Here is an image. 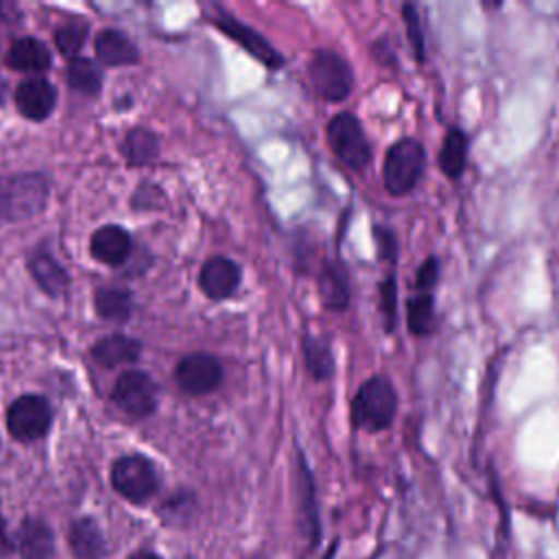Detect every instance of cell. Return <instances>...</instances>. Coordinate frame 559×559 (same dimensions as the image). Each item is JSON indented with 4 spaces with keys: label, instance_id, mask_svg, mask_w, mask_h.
I'll list each match as a JSON object with an SVG mask.
<instances>
[{
    "label": "cell",
    "instance_id": "cell-1",
    "mask_svg": "<svg viewBox=\"0 0 559 559\" xmlns=\"http://www.w3.org/2000/svg\"><path fill=\"white\" fill-rule=\"evenodd\" d=\"M397 413V391L386 376L367 378L354 393L349 419L354 428L365 432L386 430Z\"/></svg>",
    "mask_w": 559,
    "mask_h": 559
},
{
    "label": "cell",
    "instance_id": "cell-2",
    "mask_svg": "<svg viewBox=\"0 0 559 559\" xmlns=\"http://www.w3.org/2000/svg\"><path fill=\"white\" fill-rule=\"evenodd\" d=\"M426 173V151L419 140L402 138L386 148L382 162V183L391 197L411 194Z\"/></svg>",
    "mask_w": 559,
    "mask_h": 559
},
{
    "label": "cell",
    "instance_id": "cell-3",
    "mask_svg": "<svg viewBox=\"0 0 559 559\" xmlns=\"http://www.w3.org/2000/svg\"><path fill=\"white\" fill-rule=\"evenodd\" d=\"M308 81L319 98L343 103L354 90V72L347 59L330 48H317L306 66Z\"/></svg>",
    "mask_w": 559,
    "mask_h": 559
},
{
    "label": "cell",
    "instance_id": "cell-4",
    "mask_svg": "<svg viewBox=\"0 0 559 559\" xmlns=\"http://www.w3.org/2000/svg\"><path fill=\"white\" fill-rule=\"evenodd\" d=\"M332 153L352 170H365L371 162V144L360 120L352 111H338L325 127Z\"/></svg>",
    "mask_w": 559,
    "mask_h": 559
},
{
    "label": "cell",
    "instance_id": "cell-5",
    "mask_svg": "<svg viewBox=\"0 0 559 559\" xmlns=\"http://www.w3.org/2000/svg\"><path fill=\"white\" fill-rule=\"evenodd\" d=\"M46 183L35 175L0 179V221H22L41 210Z\"/></svg>",
    "mask_w": 559,
    "mask_h": 559
},
{
    "label": "cell",
    "instance_id": "cell-6",
    "mask_svg": "<svg viewBox=\"0 0 559 559\" xmlns=\"http://www.w3.org/2000/svg\"><path fill=\"white\" fill-rule=\"evenodd\" d=\"M111 485L122 498L131 502H144L157 489V472L146 456L127 454L114 463Z\"/></svg>",
    "mask_w": 559,
    "mask_h": 559
},
{
    "label": "cell",
    "instance_id": "cell-7",
    "mask_svg": "<svg viewBox=\"0 0 559 559\" xmlns=\"http://www.w3.org/2000/svg\"><path fill=\"white\" fill-rule=\"evenodd\" d=\"M50 419V404L41 395H22L9 406L7 428L17 441H35L48 432Z\"/></svg>",
    "mask_w": 559,
    "mask_h": 559
},
{
    "label": "cell",
    "instance_id": "cell-8",
    "mask_svg": "<svg viewBox=\"0 0 559 559\" xmlns=\"http://www.w3.org/2000/svg\"><path fill=\"white\" fill-rule=\"evenodd\" d=\"M212 22L216 24V28H221L229 39H234L236 44H240L251 57H255L262 66H266L269 70H277L284 66V57L282 52L255 28L247 26L245 22L236 20L234 15L216 9V15L212 17Z\"/></svg>",
    "mask_w": 559,
    "mask_h": 559
},
{
    "label": "cell",
    "instance_id": "cell-9",
    "mask_svg": "<svg viewBox=\"0 0 559 559\" xmlns=\"http://www.w3.org/2000/svg\"><path fill=\"white\" fill-rule=\"evenodd\" d=\"M114 402L133 417H146L157 406V389L151 376L138 369L124 371L114 386Z\"/></svg>",
    "mask_w": 559,
    "mask_h": 559
},
{
    "label": "cell",
    "instance_id": "cell-10",
    "mask_svg": "<svg viewBox=\"0 0 559 559\" xmlns=\"http://www.w3.org/2000/svg\"><path fill=\"white\" fill-rule=\"evenodd\" d=\"M175 378L186 393L205 395L221 386L223 367L214 356L197 352V354H188L179 360V365L175 369Z\"/></svg>",
    "mask_w": 559,
    "mask_h": 559
},
{
    "label": "cell",
    "instance_id": "cell-11",
    "mask_svg": "<svg viewBox=\"0 0 559 559\" xmlns=\"http://www.w3.org/2000/svg\"><path fill=\"white\" fill-rule=\"evenodd\" d=\"M199 286L210 299H227L236 293L240 286V266L231 258L214 255L210 258L201 273H199Z\"/></svg>",
    "mask_w": 559,
    "mask_h": 559
},
{
    "label": "cell",
    "instance_id": "cell-12",
    "mask_svg": "<svg viewBox=\"0 0 559 559\" xmlns=\"http://www.w3.org/2000/svg\"><path fill=\"white\" fill-rule=\"evenodd\" d=\"M319 297L325 310L343 312L349 306V277L343 260H323L317 277Z\"/></svg>",
    "mask_w": 559,
    "mask_h": 559
},
{
    "label": "cell",
    "instance_id": "cell-13",
    "mask_svg": "<svg viewBox=\"0 0 559 559\" xmlns=\"http://www.w3.org/2000/svg\"><path fill=\"white\" fill-rule=\"evenodd\" d=\"M295 493H297V509L304 535H308L312 542L319 539V509L314 498V480L308 467L306 456L297 454V469H295Z\"/></svg>",
    "mask_w": 559,
    "mask_h": 559
},
{
    "label": "cell",
    "instance_id": "cell-14",
    "mask_svg": "<svg viewBox=\"0 0 559 559\" xmlns=\"http://www.w3.org/2000/svg\"><path fill=\"white\" fill-rule=\"evenodd\" d=\"M57 103V90L46 79H26L17 85L15 105L28 120H44Z\"/></svg>",
    "mask_w": 559,
    "mask_h": 559
},
{
    "label": "cell",
    "instance_id": "cell-15",
    "mask_svg": "<svg viewBox=\"0 0 559 559\" xmlns=\"http://www.w3.org/2000/svg\"><path fill=\"white\" fill-rule=\"evenodd\" d=\"M92 255L103 264H122L131 253V238L120 225H105L92 234Z\"/></svg>",
    "mask_w": 559,
    "mask_h": 559
},
{
    "label": "cell",
    "instance_id": "cell-16",
    "mask_svg": "<svg viewBox=\"0 0 559 559\" xmlns=\"http://www.w3.org/2000/svg\"><path fill=\"white\" fill-rule=\"evenodd\" d=\"M301 354L306 371L312 380L325 382L334 376V352L325 336L304 332L301 336Z\"/></svg>",
    "mask_w": 559,
    "mask_h": 559
},
{
    "label": "cell",
    "instance_id": "cell-17",
    "mask_svg": "<svg viewBox=\"0 0 559 559\" xmlns=\"http://www.w3.org/2000/svg\"><path fill=\"white\" fill-rule=\"evenodd\" d=\"M467 151H469V140H467V133L459 127H450L443 135V142H441V148H439V168L441 173L456 181L465 166H467Z\"/></svg>",
    "mask_w": 559,
    "mask_h": 559
},
{
    "label": "cell",
    "instance_id": "cell-18",
    "mask_svg": "<svg viewBox=\"0 0 559 559\" xmlns=\"http://www.w3.org/2000/svg\"><path fill=\"white\" fill-rule=\"evenodd\" d=\"M17 550L22 559H50L55 552V537L41 520H24L17 531Z\"/></svg>",
    "mask_w": 559,
    "mask_h": 559
},
{
    "label": "cell",
    "instance_id": "cell-19",
    "mask_svg": "<svg viewBox=\"0 0 559 559\" xmlns=\"http://www.w3.org/2000/svg\"><path fill=\"white\" fill-rule=\"evenodd\" d=\"M138 356H140V343L133 341L131 336H124V334L105 336L92 347V358L96 362H100L103 367H107V369L129 365Z\"/></svg>",
    "mask_w": 559,
    "mask_h": 559
},
{
    "label": "cell",
    "instance_id": "cell-20",
    "mask_svg": "<svg viewBox=\"0 0 559 559\" xmlns=\"http://www.w3.org/2000/svg\"><path fill=\"white\" fill-rule=\"evenodd\" d=\"M96 57L107 66H129L138 61V48L133 41L118 31H100L94 39Z\"/></svg>",
    "mask_w": 559,
    "mask_h": 559
},
{
    "label": "cell",
    "instance_id": "cell-21",
    "mask_svg": "<svg viewBox=\"0 0 559 559\" xmlns=\"http://www.w3.org/2000/svg\"><path fill=\"white\" fill-rule=\"evenodd\" d=\"M68 542L76 559H103L105 539L98 524L90 518H81L70 526Z\"/></svg>",
    "mask_w": 559,
    "mask_h": 559
},
{
    "label": "cell",
    "instance_id": "cell-22",
    "mask_svg": "<svg viewBox=\"0 0 559 559\" xmlns=\"http://www.w3.org/2000/svg\"><path fill=\"white\" fill-rule=\"evenodd\" d=\"M7 61L20 72H44L50 66V52L39 39L24 37L13 41Z\"/></svg>",
    "mask_w": 559,
    "mask_h": 559
},
{
    "label": "cell",
    "instance_id": "cell-23",
    "mask_svg": "<svg viewBox=\"0 0 559 559\" xmlns=\"http://www.w3.org/2000/svg\"><path fill=\"white\" fill-rule=\"evenodd\" d=\"M31 273L35 277V282L39 284V288L52 297L61 295L66 288H68V275L66 271L57 264L55 258L50 255H35L31 260Z\"/></svg>",
    "mask_w": 559,
    "mask_h": 559
},
{
    "label": "cell",
    "instance_id": "cell-24",
    "mask_svg": "<svg viewBox=\"0 0 559 559\" xmlns=\"http://www.w3.org/2000/svg\"><path fill=\"white\" fill-rule=\"evenodd\" d=\"M406 325L415 336H426L435 330V297L417 293L406 301Z\"/></svg>",
    "mask_w": 559,
    "mask_h": 559
},
{
    "label": "cell",
    "instance_id": "cell-25",
    "mask_svg": "<svg viewBox=\"0 0 559 559\" xmlns=\"http://www.w3.org/2000/svg\"><path fill=\"white\" fill-rule=\"evenodd\" d=\"M68 83L81 94H98L103 85V72L92 59L74 57L68 66Z\"/></svg>",
    "mask_w": 559,
    "mask_h": 559
},
{
    "label": "cell",
    "instance_id": "cell-26",
    "mask_svg": "<svg viewBox=\"0 0 559 559\" xmlns=\"http://www.w3.org/2000/svg\"><path fill=\"white\" fill-rule=\"evenodd\" d=\"M96 310L107 321H124L131 310L129 293L120 288H100L96 293Z\"/></svg>",
    "mask_w": 559,
    "mask_h": 559
},
{
    "label": "cell",
    "instance_id": "cell-27",
    "mask_svg": "<svg viewBox=\"0 0 559 559\" xmlns=\"http://www.w3.org/2000/svg\"><path fill=\"white\" fill-rule=\"evenodd\" d=\"M378 310L382 314V323L386 334H393L397 328V280L395 271L389 273L378 284Z\"/></svg>",
    "mask_w": 559,
    "mask_h": 559
},
{
    "label": "cell",
    "instance_id": "cell-28",
    "mask_svg": "<svg viewBox=\"0 0 559 559\" xmlns=\"http://www.w3.org/2000/svg\"><path fill=\"white\" fill-rule=\"evenodd\" d=\"M122 151L131 164H146L157 157V140L144 129H135L124 138Z\"/></svg>",
    "mask_w": 559,
    "mask_h": 559
},
{
    "label": "cell",
    "instance_id": "cell-29",
    "mask_svg": "<svg viewBox=\"0 0 559 559\" xmlns=\"http://www.w3.org/2000/svg\"><path fill=\"white\" fill-rule=\"evenodd\" d=\"M402 20H404V26H406L408 44H411L417 61H424L426 59V39H424V31H421V20H419L417 7L415 4H404L402 7Z\"/></svg>",
    "mask_w": 559,
    "mask_h": 559
},
{
    "label": "cell",
    "instance_id": "cell-30",
    "mask_svg": "<svg viewBox=\"0 0 559 559\" xmlns=\"http://www.w3.org/2000/svg\"><path fill=\"white\" fill-rule=\"evenodd\" d=\"M85 33H87V26L79 20L74 22H68L63 24L61 28H57L55 33V44L57 48L66 55V57H74L79 52V48L83 46V39H85Z\"/></svg>",
    "mask_w": 559,
    "mask_h": 559
},
{
    "label": "cell",
    "instance_id": "cell-31",
    "mask_svg": "<svg viewBox=\"0 0 559 559\" xmlns=\"http://www.w3.org/2000/svg\"><path fill=\"white\" fill-rule=\"evenodd\" d=\"M437 280H439V260H437L435 255H430V258H426V260L421 262V266L415 271V282H413V286H415L417 293H432Z\"/></svg>",
    "mask_w": 559,
    "mask_h": 559
},
{
    "label": "cell",
    "instance_id": "cell-32",
    "mask_svg": "<svg viewBox=\"0 0 559 559\" xmlns=\"http://www.w3.org/2000/svg\"><path fill=\"white\" fill-rule=\"evenodd\" d=\"M373 236L378 242V255L384 260H391L395 264V255H397V242H395V234L384 227V225H376L373 227Z\"/></svg>",
    "mask_w": 559,
    "mask_h": 559
},
{
    "label": "cell",
    "instance_id": "cell-33",
    "mask_svg": "<svg viewBox=\"0 0 559 559\" xmlns=\"http://www.w3.org/2000/svg\"><path fill=\"white\" fill-rule=\"evenodd\" d=\"M9 552V537H7V526L4 520L0 518V557H4Z\"/></svg>",
    "mask_w": 559,
    "mask_h": 559
},
{
    "label": "cell",
    "instance_id": "cell-34",
    "mask_svg": "<svg viewBox=\"0 0 559 559\" xmlns=\"http://www.w3.org/2000/svg\"><path fill=\"white\" fill-rule=\"evenodd\" d=\"M129 559H162V557L155 555V552H148V550H138V552H133Z\"/></svg>",
    "mask_w": 559,
    "mask_h": 559
}]
</instances>
